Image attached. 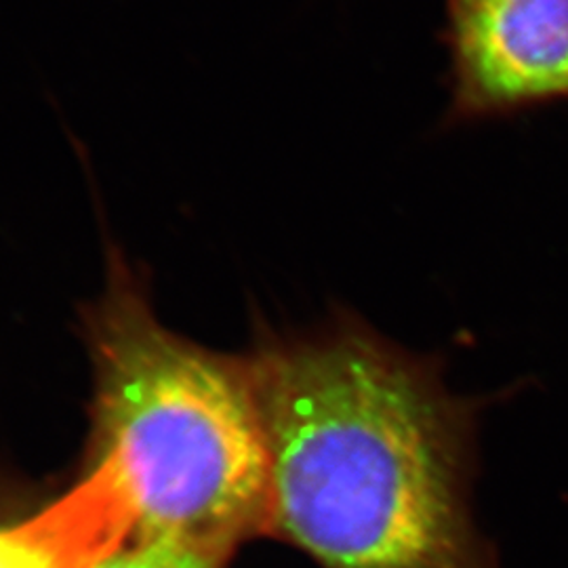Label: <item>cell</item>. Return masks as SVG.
I'll list each match as a JSON object with an SVG mask.
<instances>
[{
    "mask_svg": "<svg viewBox=\"0 0 568 568\" xmlns=\"http://www.w3.org/2000/svg\"><path fill=\"white\" fill-rule=\"evenodd\" d=\"M448 122L568 100V0H447Z\"/></svg>",
    "mask_w": 568,
    "mask_h": 568,
    "instance_id": "obj_3",
    "label": "cell"
},
{
    "mask_svg": "<svg viewBox=\"0 0 568 568\" xmlns=\"http://www.w3.org/2000/svg\"><path fill=\"white\" fill-rule=\"evenodd\" d=\"M224 556L164 537L131 535L95 568H222Z\"/></svg>",
    "mask_w": 568,
    "mask_h": 568,
    "instance_id": "obj_5",
    "label": "cell"
},
{
    "mask_svg": "<svg viewBox=\"0 0 568 568\" xmlns=\"http://www.w3.org/2000/svg\"><path fill=\"white\" fill-rule=\"evenodd\" d=\"M138 506L121 467L95 459L41 511L0 525V568H95L133 535Z\"/></svg>",
    "mask_w": 568,
    "mask_h": 568,
    "instance_id": "obj_4",
    "label": "cell"
},
{
    "mask_svg": "<svg viewBox=\"0 0 568 568\" xmlns=\"http://www.w3.org/2000/svg\"><path fill=\"white\" fill-rule=\"evenodd\" d=\"M270 457V532L321 568H499L474 518L485 400L438 356L352 310L248 361Z\"/></svg>",
    "mask_w": 568,
    "mask_h": 568,
    "instance_id": "obj_1",
    "label": "cell"
},
{
    "mask_svg": "<svg viewBox=\"0 0 568 568\" xmlns=\"http://www.w3.org/2000/svg\"><path fill=\"white\" fill-rule=\"evenodd\" d=\"M82 325L95 365L98 459H112L133 490V535L230 558L270 530V457L248 361L166 328L145 276L112 239L103 291Z\"/></svg>",
    "mask_w": 568,
    "mask_h": 568,
    "instance_id": "obj_2",
    "label": "cell"
}]
</instances>
